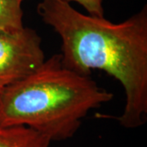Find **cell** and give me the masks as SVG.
I'll return each instance as SVG.
<instances>
[{"instance_id": "7a4b0ae2", "label": "cell", "mask_w": 147, "mask_h": 147, "mask_svg": "<svg viewBox=\"0 0 147 147\" xmlns=\"http://www.w3.org/2000/svg\"><path fill=\"white\" fill-rule=\"evenodd\" d=\"M114 95L89 76L65 67L54 55L34 72L0 92V127L26 126L52 141H64L79 130L90 110Z\"/></svg>"}, {"instance_id": "8992f818", "label": "cell", "mask_w": 147, "mask_h": 147, "mask_svg": "<svg viewBox=\"0 0 147 147\" xmlns=\"http://www.w3.org/2000/svg\"><path fill=\"white\" fill-rule=\"evenodd\" d=\"M70 3L71 2L77 3L84 7L91 16L104 17V0H60Z\"/></svg>"}, {"instance_id": "277c9868", "label": "cell", "mask_w": 147, "mask_h": 147, "mask_svg": "<svg viewBox=\"0 0 147 147\" xmlns=\"http://www.w3.org/2000/svg\"><path fill=\"white\" fill-rule=\"evenodd\" d=\"M51 140L26 126L0 127V147H49Z\"/></svg>"}, {"instance_id": "5b68a950", "label": "cell", "mask_w": 147, "mask_h": 147, "mask_svg": "<svg viewBox=\"0 0 147 147\" xmlns=\"http://www.w3.org/2000/svg\"><path fill=\"white\" fill-rule=\"evenodd\" d=\"M23 11L19 0H0V30H17L23 28Z\"/></svg>"}, {"instance_id": "6da1fadb", "label": "cell", "mask_w": 147, "mask_h": 147, "mask_svg": "<svg viewBox=\"0 0 147 147\" xmlns=\"http://www.w3.org/2000/svg\"><path fill=\"white\" fill-rule=\"evenodd\" d=\"M38 12L62 40V63L89 76L101 69L122 84L126 96L117 118L126 128L145 123L147 115V7L121 23L84 15L70 3L42 0Z\"/></svg>"}, {"instance_id": "52a82bcc", "label": "cell", "mask_w": 147, "mask_h": 147, "mask_svg": "<svg viewBox=\"0 0 147 147\" xmlns=\"http://www.w3.org/2000/svg\"><path fill=\"white\" fill-rule=\"evenodd\" d=\"M19 1H21V3H22V1H24V0H19Z\"/></svg>"}, {"instance_id": "3957f363", "label": "cell", "mask_w": 147, "mask_h": 147, "mask_svg": "<svg viewBox=\"0 0 147 147\" xmlns=\"http://www.w3.org/2000/svg\"><path fill=\"white\" fill-rule=\"evenodd\" d=\"M44 61L41 38L35 30H0V92L31 74Z\"/></svg>"}]
</instances>
